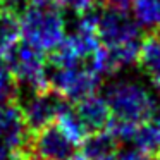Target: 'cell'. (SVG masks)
<instances>
[{"label":"cell","instance_id":"cell-1","mask_svg":"<svg viewBox=\"0 0 160 160\" xmlns=\"http://www.w3.org/2000/svg\"><path fill=\"white\" fill-rule=\"evenodd\" d=\"M21 40L42 53H52L67 35V24L60 7L52 4H28L19 14Z\"/></svg>","mask_w":160,"mask_h":160},{"label":"cell","instance_id":"cell-2","mask_svg":"<svg viewBox=\"0 0 160 160\" xmlns=\"http://www.w3.org/2000/svg\"><path fill=\"white\" fill-rule=\"evenodd\" d=\"M105 100L112 119L128 122H141L158 112V100L141 81L132 78L115 79L105 90Z\"/></svg>","mask_w":160,"mask_h":160},{"label":"cell","instance_id":"cell-3","mask_svg":"<svg viewBox=\"0 0 160 160\" xmlns=\"http://www.w3.org/2000/svg\"><path fill=\"white\" fill-rule=\"evenodd\" d=\"M2 60L14 76L18 86H26L31 91L48 90V60L45 53L19 40Z\"/></svg>","mask_w":160,"mask_h":160},{"label":"cell","instance_id":"cell-4","mask_svg":"<svg viewBox=\"0 0 160 160\" xmlns=\"http://www.w3.org/2000/svg\"><path fill=\"white\" fill-rule=\"evenodd\" d=\"M102 76L90 64H74L67 67H53L48 72V88L64 102H74L97 93Z\"/></svg>","mask_w":160,"mask_h":160},{"label":"cell","instance_id":"cell-5","mask_svg":"<svg viewBox=\"0 0 160 160\" xmlns=\"http://www.w3.org/2000/svg\"><path fill=\"white\" fill-rule=\"evenodd\" d=\"M97 33L100 45L119 47L139 42L141 28L136 24V21L128 11L110 5L97 14Z\"/></svg>","mask_w":160,"mask_h":160},{"label":"cell","instance_id":"cell-6","mask_svg":"<svg viewBox=\"0 0 160 160\" xmlns=\"http://www.w3.org/2000/svg\"><path fill=\"white\" fill-rule=\"evenodd\" d=\"M29 131L22 121L19 100L0 103V160H11L24 152Z\"/></svg>","mask_w":160,"mask_h":160},{"label":"cell","instance_id":"cell-7","mask_svg":"<svg viewBox=\"0 0 160 160\" xmlns=\"http://www.w3.org/2000/svg\"><path fill=\"white\" fill-rule=\"evenodd\" d=\"M78 146L59 129L55 122L29 134L24 152L35 160H66L76 153Z\"/></svg>","mask_w":160,"mask_h":160},{"label":"cell","instance_id":"cell-8","mask_svg":"<svg viewBox=\"0 0 160 160\" xmlns=\"http://www.w3.org/2000/svg\"><path fill=\"white\" fill-rule=\"evenodd\" d=\"M64 103L66 102L57 93H53L50 88L43 91H33L31 97L26 98L22 103L19 102L22 121H24L29 134L52 124Z\"/></svg>","mask_w":160,"mask_h":160},{"label":"cell","instance_id":"cell-9","mask_svg":"<svg viewBox=\"0 0 160 160\" xmlns=\"http://www.w3.org/2000/svg\"><path fill=\"white\" fill-rule=\"evenodd\" d=\"M71 107H72L74 114L78 115L79 122L83 124V128L86 129L88 136L93 134V132L105 131L112 119L107 100L98 93L88 95V97L74 102Z\"/></svg>","mask_w":160,"mask_h":160},{"label":"cell","instance_id":"cell-10","mask_svg":"<svg viewBox=\"0 0 160 160\" xmlns=\"http://www.w3.org/2000/svg\"><path fill=\"white\" fill-rule=\"evenodd\" d=\"M129 145L150 158L160 155V110L134 126Z\"/></svg>","mask_w":160,"mask_h":160},{"label":"cell","instance_id":"cell-11","mask_svg":"<svg viewBox=\"0 0 160 160\" xmlns=\"http://www.w3.org/2000/svg\"><path fill=\"white\" fill-rule=\"evenodd\" d=\"M138 64L150 79L160 83V33L150 35L139 43Z\"/></svg>","mask_w":160,"mask_h":160},{"label":"cell","instance_id":"cell-12","mask_svg":"<svg viewBox=\"0 0 160 160\" xmlns=\"http://www.w3.org/2000/svg\"><path fill=\"white\" fill-rule=\"evenodd\" d=\"M21 40L19 14L11 4L0 14V59Z\"/></svg>","mask_w":160,"mask_h":160},{"label":"cell","instance_id":"cell-13","mask_svg":"<svg viewBox=\"0 0 160 160\" xmlns=\"http://www.w3.org/2000/svg\"><path fill=\"white\" fill-rule=\"evenodd\" d=\"M53 122L59 126V129L78 146V148H79V146L84 143V139L88 138L86 129L83 128V124L79 122L78 115L74 114L72 107H71L67 102L62 105V108L59 110V114H57V117H55Z\"/></svg>","mask_w":160,"mask_h":160},{"label":"cell","instance_id":"cell-14","mask_svg":"<svg viewBox=\"0 0 160 160\" xmlns=\"http://www.w3.org/2000/svg\"><path fill=\"white\" fill-rule=\"evenodd\" d=\"M84 155L90 160H103L114 157L117 152V141L108 134V131H100L90 134L83 143Z\"/></svg>","mask_w":160,"mask_h":160},{"label":"cell","instance_id":"cell-15","mask_svg":"<svg viewBox=\"0 0 160 160\" xmlns=\"http://www.w3.org/2000/svg\"><path fill=\"white\" fill-rule=\"evenodd\" d=\"M131 11L132 19L141 29H160V0H134Z\"/></svg>","mask_w":160,"mask_h":160},{"label":"cell","instance_id":"cell-16","mask_svg":"<svg viewBox=\"0 0 160 160\" xmlns=\"http://www.w3.org/2000/svg\"><path fill=\"white\" fill-rule=\"evenodd\" d=\"M19 100V86L5 62L0 59V103Z\"/></svg>","mask_w":160,"mask_h":160},{"label":"cell","instance_id":"cell-17","mask_svg":"<svg viewBox=\"0 0 160 160\" xmlns=\"http://www.w3.org/2000/svg\"><path fill=\"white\" fill-rule=\"evenodd\" d=\"M95 2L97 0H55V4L59 7H64V9H67V11L74 12L78 16L93 11Z\"/></svg>","mask_w":160,"mask_h":160},{"label":"cell","instance_id":"cell-18","mask_svg":"<svg viewBox=\"0 0 160 160\" xmlns=\"http://www.w3.org/2000/svg\"><path fill=\"white\" fill-rule=\"evenodd\" d=\"M114 160H152L150 157H146L145 153L138 152L136 148H126L121 152H115Z\"/></svg>","mask_w":160,"mask_h":160},{"label":"cell","instance_id":"cell-19","mask_svg":"<svg viewBox=\"0 0 160 160\" xmlns=\"http://www.w3.org/2000/svg\"><path fill=\"white\" fill-rule=\"evenodd\" d=\"M108 2H110L112 7H117V9H124V11H128L134 0H108Z\"/></svg>","mask_w":160,"mask_h":160},{"label":"cell","instance_id":"cell-20","mask_svg":"<svg viewBox=\"0 0 160 160\" xmlns=\"http://www.w3.org/2000/svg\"><path fill=\"white\" fill-rule=\"evenodd\" d=\"M11 160H35V158H33L31 155H28L26 152H21V153H18V155H14Z\"/></svg>","mask_w":160,"mask_h":160},{"label":"cell","instance_id":"cell-21","mask_svg":"<svg viewBox=\"0 0 160 160\" xmlns=\"http://www.w3.org/2000/svg\"><path fill=\"white\" fill-rule=\"evenodd\" d=\"M66 160H90L84 153H74V155H71L69 158H66Z\"/></svg>","mask_w":160,"mask_h":160},{"label":"cell","instance_id":"cell-22","mask_svg":"<svg viewBox=\"0 0 160 160\" xmlns=\"http://www.w3.org/2000/svg\"><path fill=\"white\" fill-rule=\"evenodd\" d=\"M28 4H36V5H40V4H52V2H55V0H26Z\"/></svg>","mask_w":160,"mask_h":160},{"label":"cell","instance_id":"cell-23","mask_svg":"<svg viewBox=\"0 0 160 160\" xmlns=\"http://www.w3.org/2000/svg\"><path fill=\"white\" fill-rule=\"evenodd\" d=\"M7 5H9V0H0V14H2V11H4Z\"/></svg>","mask_w":160,"mask_h":160},{"label":"cell","instance_id":"cell-24","mask_svg":"<svg viewBox=\"0 0 160 160\" xmlns=\"http://www.w3.org/2000/svg\"><path fill=\"white\" fill-rule=\"evenodd\" d=\"M157 97H158L157 100H160V83H158V86H157Z\"/></svg>","mask_w":160,"mask_h":160},{"label":"cell","instance_id":"cell-25","mask_svg":"<svg viewBox=\"0 0 160 160\" xmlns=\"http://www.w3.org/2000/svg\"><path fill=\"white\" fill-rule=\"evenodd\" d=\"M157 160H160V155H158V157H157Z\"/></svg>","mask_w":160,"mask_h":160}]
</instances>
